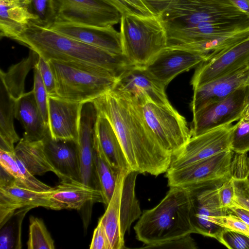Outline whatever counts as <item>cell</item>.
I'll return each instance as SVG.
<instances>
[{"label":"cell","mask_w":249,"mask_h":249,"mask_svg":"<svg viewBox=\"0 0 249 249\" xmlns=\"http://www.w3.org/2000/svg\"><path fill=\"white\" fill-rule=\"evenodd\" d=\"M92 102L113 126L132 170L155 176L167 172L173 156L152 135L132 97L113 89Z\"/></svg>","instance_id":"1"},{"label":"cell","mask_w":249,"mask_h":249,"mask_svg":"<svg viewBox=\"0 0 249 249\" xmlns=\"http://www.w3.org/2000/svg\"><path fill=\"white\" fill-rule=\"evenodd\" d=\"M46 61L72 62L108 71L118 76L131 65L124 54L110 53L32 22L12 38Z\"/></svg>","instance_id":"2"},{"label":"cell","mask_w":249,"mask_h":249,"mask_svg":"<svg viewBox=\"0 0 249 249\" xmlns=\"http://www.w3.org/2000/svg\"><path fill=\"white\" fill-rule=\"evenodd\" d=\"M192 198L184 188L170 187L155 207L144 211L134 227L142 248L184 237L194 233L191 222Z\"/></svg>","instance_id":"3"},{"label":"cell","mask_w":249,"mask_h":249,"mask_svg":"<svg viewBox=\"0 0 249 249\" xmlns=\"http://www.w3.org/2000/svg\"><path fill=\"white\" fill-rule=\"evenodd\" d=\"M55 82L56 96L84 104L112 90L118 76L104 69L80 64L48 61Z\"/></svg>","instance_id":"4"},{"label":"cell","mask_w":249,"mask_h":249,"mask_svg":"<svg viewBox=\"0 0 249 249\" xmlns=\"http://www.w3.org/2000/svg\"><path fill=\"white\" fill-rule=\"evenodd\" d=\"M159 18L167 34L207 23L249 21L230 0H173Z\"/></svg>","instance_id":"5"},{"label":"cell","mask_w":249,"mask_h":249,"mask_svg":"<svg viewBox=\"0 0 249 249\" xmlns=\"http://www.w3.org/2000/svg\"><path fill=\"white\" fill-rule=\"evenodd\" d=\"M120 34L123 54L131 66L144 67L167 46L166 30L156 16L123 15Z\"/></svg>","instance_id":"6"},{"label":"cell","mask_w":249,"mask_h":249,"mask_svg":"<svg viewBox=\"0 0 249 249\" xmlns=\"http://www.w3.org/2000/svg\"><path fill=\"white\" fill-rule=\"evenodd\" d=\"M134 99L160 146L173 157L177 154L192 136L185 118L172 106L159 105L146 97Z\"/></svg>","instance_id":"7"},{"label":"cell","mask_w":249,"mask_h":249,"mask_svg":"<svg viewBox=\"0 0 249 249\" xmlns=\"http://www.w3.org/2000/svg\"><path fill=\"white\" fill-rule=\"evenodd\" d=\"M233 153L229 150L178 169H168V185L189 191L220 185L231 178Z\"/></svg>","instance_id":"8"},{"label":"cell","mask_w":249,"mask_h":249,"mask_svg":"<svg viewBox=\"0 0 249 249\" xmlns=\"http://www.w3.org/2000/svg\"><path fill=\"white\" fill-rule=\"evenodd\" d=\"M54 22L107 27L117 24L122 14L106 0H54Z\"/></svg>","instance_id":"9"},{"label":"cell","mask_w":249,"mask_h":249,"mask_svg":"<svg viewBox=\"0 0 249 249\" xmlns=\"http://www.w3.org/2000/svg\"><path fill=\"white\" fill-rule=\"evenodd\" d=\"M249 100V87H244L225 99L200 108L193 113L192 136L238 121L242 118Z\"/></svg>","instance_id":"10"},{"label":"cell","mask_w":249,"mask_h":249,"mask_svg":"<svg viewBox=\"0 0 249 249\" xmlns=\"http://www.w3.org/2000/svg\"><path fill=\"white\" fill-rule=\"evenodd\" d=\"M249 65V36L215 53H210L196 68L191 85L193 89Z\"/></svg>","instance_id":"11"},{"label":"cell","mask_w":249,"mask_h":249,"mask_svg":"<svg viewBox=\"0 0 249 249\" xmlns=\"http://www.w3.org/2000/svg\"><path fill=\"white\" fill-rule=\"evenodd\" d=\"M233 127L234 124H228L191 136L183 148L173 157L168 169H178L231 150V135Z\"/></svg>","instance_id":"12"},{"label":"cell","mask_w":249,"mask_h":249,"mask_svg":"<svg viewBox=\"0 0 249 249\" xmlns=\"http://www.w3.org/2000/svg\"><path fill=\"white\" fill-rule=\"evenodd\" d=\"M208 55L182 48L166 47L144 67L166 87L177 75L197 67Z\"/></svg>","instance_id":"13"},{"label":"cell","mask_w":249,"mask_h":249,"mask_svg":"<svg viewBox=\"0 0 249 249\" xmlns=\"http://www.w3.org/2000/svg\"><path fill=\"white\" fill-rule=\"evenodd\" d=\"M50 191L36 192L21 187L16 183L12 176L0 168V228L18 210L37 207L49 208Z\"/></svg>","instance_id":"14"},{"label":"cell","mask_w":249,"mask_h":249,"mask_svg":"<svg viewBox=\"0 0 249 249\" xmlns=\"http://www.w3.org/2000/svg\"><path fill=\"white\" fill-rule=\"evenodd\" d=\"M218 186L189 191L192 198L191 222L194 233L215 239L223 228L214 224L213 218L230 213L221 207L218 196Z\"/></svg>","instance_id":"15"},{"label":"cell","mask_w":249,"mask_h":249,"mask_svg":"<svg viewBox=\"0 0 249 249\" xmlns=\"http://www.w3.org/2000/svg\"><path fill=\"white\" fill-rule=\"evenodd\" d=\"M97 114L92 102L83 104L77 144L81 182L101 191L93 160L94 129Z\"/></svg>","instance_id":"16"},{"label":"cell","mask_w":249,"mask_h":249,"mask_svg":"<svg viewBox=\"0 0 249 249\" xmlns=\"http://www.w3.org/2000/svg\"><path fill=\"white\" fill-rule=\"evenodd\" d=\"M165 88L154 79L144 67L131 66L119 75L113 89L127 93L135 99L146 97L157 104L171 106Z\"/></svg>","instance_id":"17"},{"label":"cell","mask_w":249,"mask_h":249,"mask_svg":"<svg viewBox=\"0 0 249 249\" xmlns=\"http://www.w3.org/2000/svg\"><path fill=\"white\" fill-rule=\"evenodd\" d=\"M48 28L110 53L123 54L120 32L113 26L103 27L69 22H54Z\"/></svg>","instance_id":"18"},{"label":"cell","mask_w":249,"mask_h":249,"mask_svg":"<svg viewBox=\"0 0 249 249\" xmlns=\"http://www.w3.org/2000/svg\"><path fill=\"white\" fill-rule=\"evenodd\" d=\"M83 105L48 96L49 126L52 139L77 142Z\"/></svg>","instance_id":"19"},{"label":"cell","mask_w":249,"mask_h":249,"mask_svg":"<svg viewBox=\"0 0 249 249\" xmlns=\"http://www.w3.org/2000/svg\"><path fill=\"white\" fill-rule=\"evenodd\" d=\"M49 208L79 210L87 203H103L102 192L74 179L60 180L58 185L49 191Z\"/></svg>","instance_id":"20"},{"label":"cell","mask_w":249,"mask_h":249,"mask_svg":"<svg viewBox=\"0 0 249 249\" xmlns=\"http://www.w3.org/2000/svg\"><path fill=\"white\" fill-rule=\"evenodd\" d=\"M249 74V65L194 89L190 105L193 113L206 106L225 99L236 90L244 87Z\"/></svg>","instance_id":"21"},{"label":"cell","mask_w":249,"mask_h":249,"mask_svg":"<svg viewBox=\"0 0 249 249\" xmlns=\"http://www.w3.org/2000/svg\"><path fill=\"white\" fill-rule=\"evenodd\" d=\"M97 112L94 129L95 147L116 171L129 172L132 169L113 126L105 116Z\"/></svg>","instance_id":"22"},{"label":"cell","mask_w":249,"mask_h":249,"mask_svg":"<svg viewBox=\"0 0 249 249\" xmlns=\"http://www.w3.org/2000/svg\"><path fill=\"white\" fill-rule=\"evenodd\" d=\"M45 152L61 180L74 179L81 181L77 142L54 140L51 135L43 140Z\"/></svg>","instance_id":"23"},{"label":"cell","mask_w":249,"mask_h":249,"mask_svg":"<svg viewBox=\"0 0 249 249\" xmlns=\"http://www.w3.org/2000/svg\"><path fill=\"white\" fill-rule=\"evenodd\" d=\"M15 117L24 127L22 138L25 140L43 141L51 135L49 126L38 107L33 90L25 92L16 101Z\"/></svg>","instance_id":"24"},{"label":"cell","mask_w":249,"mask_h":249,"mask_svg":"<svg viewBox=\"0 0 249 249\" xmlns=\"http://www.w3.org/2000/svg\"><path fill=\"white\" fill-rule=\"evenodd\" d=\"M24 0H0V36L12 39L21 34L33 15L24 3Z\"/></svg>","instance_id":"25"},{"label":"cell","mask_w":249,"mask_h":249,"mask_svg":"<svg viewBox=\"0 0 249 249\" xmlns=\"http://www.w3.org/2000/svg\"><path fill=\"white\" fill-rule=\"evenodd\" d=\"M126 173L122 172L119 174L113 194L99 221L107 234L110 249L125 248L121 230L120 206L123 181Z\"/></svg>","instance_id":"26"},{"label":"cell","mask_w":249,"mask_h":249,"mask_svg":"<svg viewBox=\"0 0 249 249\" xmlns=\"http://www.w3.org/2000/svg\"><path fill=\"white\" fill-rule=\"evenodd\" d=\"M15 153L33 175H42L52 172L58 176L57 171L45 152L43 141L29 142L22 138L15 148Z\"/></svg>","instance_id":"27"},{"label":"cell","mask_w":249,"mask_h":249,"mask_svg":"<svg viewBox=\"0 0 249 249\" xmlns=\"http://www.w3.org/2000/svg\"><path fill=\"white\" fill-rule=\"evenodd\" d=\"M39 58L38 54L30 50L27 57L11 66L6 71L0 70V85L15 100L17 101L25 93L26 77L30 71L36 66Z\"/></svg>","instance_id":"28"},{"label":"cell","mask_w":249,"mask_h":249,"mask_svg":"<svg viewBox=\"0 0 249 249\" xmlns=\"http://www.w3.org/2000/svg\"><path fill=\"white\" fill-rule=\"evenodd\" d=\"M139 174L131 170L126 174L123 181L120 214L121 230L124 236L129 231L132 224L142 214L135 194L136 180Z\"/></svg>","instance_id":"29"},{"label":"cell","mask_w":249,"mask_h":249,"mask_svg":"<svg viewBox=\"0 0 249 249\" xmlns=\"http://www.w3.org/2000/svg\"><path fill=\"white\" fill-rule=\"evenodd\" d=\"M16 100L0 85V150L15 151L14 143L20 141L14 125Z\"/></svg>","instance_id":"30"},{"label":"cell","mask_w":249,"mask_h":249,"mask_svg":"<svg viewBox=\"0 0 249 249\" xmlns=\"http://www.w3.org/2000/svg\"><path fill=\"white\" fill-rule=\"evenodd\" d=\"M93 160L95 172L102 193L104 204L109 203L114 192L119 173L108 163L102 153L94 145Z\"/></svg>","instance_id":"31"},{"label":"cell","mask_w":249,"mask_h":249,"mask_svg":"<svg viewBox=\"0 0 249 249\" xmlns=\"http://www.w3.org/2000/svg\"><path fill=\"white\" fill-rule=\"evenodd\" d=\"M31 209L29 208H23L17 211L14 214L11 221L8 220L0 228V249H21V227L22 221L26 213Z\"/></svg>","instance_id":"32"},{"label":"cell","mask_w":249,"mask_h":249,"mask_svg":"<svg viewBox=\"0 0 249 249\" xmlns=\"http://www.w3.org/2000/svg\"><path fill=\"white\" fill-rule=\"evenodd\" d=\"M28 249H54V242L43 221L32 216L30 218Z\"/></svg>","instance_id":"33"},{"label":"cell","mask_w":249,"mask_h":249,"mask_svg":"<svg viewBox=\"0 0 249 249\" xmlns=\"http://www.w3.org/2000/svg\"><path fill=\"white\" fill-rule=\"evenodd\" d=\"M24 3L35 18L33 23L47 28L54 23V0H24Z\"/></svg>","instance_id":"34"},{"label":"cell","mask_w":249,"mask_h":249,"mask_svg":"<svg viewBox=\"0 0 249 249\" xmlns=\"http://www.w3.org/2000/svg\"><path fill=\"white\" fill-rule=\"evenodd\" d=\"M230 149L237 154H247L249 152V120L242 118L234 124Z\"/></svg>","instance_id":"35"},{"label":"cell","mask_w":249,"mask_h":249,"mask_svg":"<svg viewBox=\"0 0 249 249\" xmlns=\"http://www.w3.org/2000/svg\"><path fill=\"white\" fill-rule=\"evenodd\" d=\"M32 90L43 118L45 123L49 125V96L36 65L34 69V85Z\"/></svg>","instance_id":"36"},{"label":"cell","mask_w":249,"mask_h":249,"mask_svg":"<svg viewBox=\"0 0 249 249\" xmlns=\"http://www.w3.org/2000/svg\"><path fill=\"white\" fill-rule=\"evenodd\" d=\"M0 168L12 176L18 185L24 188L25 178L17 162L15 151L0 150Z\"/></svg>","instance_id":"37"},{"label":"cell","mask_w":249,"mask_h":249,"mask_svg":"<svg viewBox=\"0 0 249 249\" xmlns=\"http://www.w3.org/2000/svg\"><path fill=\"white\" fill-rule=\"evenodd\" d=\"M230 249H249V236L224 229L216 239Z\"/></svg>","instance_id":"38"},{"label":"cell","mask_w":249,"mask_h":249,"mask_svg":"<svg viewBox=\"0 0 249 249\" xmlns=\"http://www.w3.org/2000/svg\"><path fill=\"white\" fill-rule=\"evenodd\" d=\"M213 222L222 228L249 236V225L239 217L230 212L226 214L216 216L213 218Z\"/></svg>","instance_id":"39"},{"label":"cell","mask_w":249,"mask_h":249,"mask_svg":"<svg viewBox=\"0 0 249 249\" xmlns=\"http://www.w3.org/2000/svg\"><path fill=\"white\" fill-rule=\"evenodd\" d=\"M122 15L129 14L141 16H154L142 0H112Z\"/></svg>","instance_id":"40"},{"label":"cell","mask_w":249,"mask_h":249,"mask_svg":"<svg viewBox=\"0 0 249 249\" xmlns=\"http://www.w3.org/2000/svg\"><path fill=\"white\" fill-rule=\"evenodd\" d=\"M234 207L249 211V179H233Z\"/></svg>","instance_id":"41"},{"label":"cell","mask_w":249,"mask_h":249,"mask_svg":"<svg viewBox=\"0 0 249 249\" xmlns=\"http://www.w3.org/2000/svg\"><path fill=\"white\" fill-rule=\"evenodd\" d=\"M231 178L244 179L249 175V158L247 154H237L233 157L231 162Z\"/></svg>","instance_id":"42"},{"label":"cell","mask_w":249,"mask_h":249,"mask_svg":"<svg viewBox=\"0 0 249 249\" xmlns=\"http://www.w3.org/2000/svg\"><path fill=\"white\" fill-rule=\"evenodd\" d=\"M218 196L221 207L229 211L234 207V187L232 178L219 185L217 188Z\"/></svg>","instance_id":"43"},{"label":"cell","mask_w":249,"mask_h":249,"mask_svg":"<svg viewBox=\"0 0 249 249\" xmlns=\"http://www.w3.org/2000/svg\"><path fill=\"white\" fill-rule=\"evenodd\" d=\"M49 96H56L55 82L48 62L39 56L36 64Z\"/></svg>","instance_id":"44"},{"label":"cell","mask_w":249,"mask_h":249,"mask_svg":"<svg viewBox=\"0 0 249 249\" xmlns=\"http://www.w3.org/2000/svg\"><path fill=\"white\" fill-rule=\"evenodd\" d=\"M146 248L196 249L197 246L191 235H188L179 239L152 245Z\"/></svg>","instance_id":"45"},{"label":"cell","mask_w":249,"mask_h":249,"mask_svg":"<svg viewBox=\"0 0 249 249\" xmlns=\"http://www.w3.org/2000/svg\"><path fill=\"white\" fill-rule=\"evenodd\" d=\"M90 249H110L109 243L102 224L98 222L95 229L91 243Z\"/></svg>","instance_id":"46"},{"label":"cell","mask_w":249,"mask_h":249,"mask_svg":"<svg viewBox=\"0 0 249 249\" xmlns=\"http://www.w3.org/2000/svg\"><path fill=\"white\" fill-rule=\"evenodd\" d=\"M151 13L159 18L168 8L173 0H142Z\"/></svg>","instance_id":"47"},{"label":"cell","mask_w":249,"mask_h":249,"mask_svg":"<svg viewBox=\"0 0 249 249\" xmlns=\"http://www.w3.org/2000/svg\"><path fill=\"white\" fill-rule=\"evenodd\" d=\"M229 212L239 217L249 225V211L234 207L230 209Z\"/></svg>","instance_id":"48"},{"label":"cell","mask_w":249,"mask_h":249,"mask_svg":"<svg viewBox=\"0 0 249 249\" xmlns=\"http://www.w3.org/2000/svg\"><path fill=\"white\" fill-rule=\"evenodd\" d=\"M230 1L249 18V0H230Z\"/></svg>","instance_id":"49"},{"label":"cell","mask_w":249,"mask_h":249,"mask_svg":"<svg viewBox=\"0 0 249 249\" xmlns=\"http://www.w3.org/2000/svg\"><path fill=\"white\" fill-rule=\"evenodd\" d=\"M242 118L249 120V100L247 103Z\"/></svg>","instance_id":"50"},{"label":"cell","mask_w":249,"mask_h":249,"mask_svg":"<svg viewBox=\"0 0 249 249\" xmlns=\"http://www.w3.org/2000/svg\"><path fill=\"white\" fill-rule=\"evenodd\" d=\"M245 87H249V74L248 78H247V79L246 80V83H245Z\"/></svg>","instance_id":"51"},{"label":"cell","mask_w":249,"mask_h":249,"mask_svg":"<svg viewBox=\"0 0 249 249\" xmlns=\"http://www.w3.org/2000/svg\"><path fill=\"white\" fill-rule=\"evenodd\" d=\"M110 3L111 4H112V0H106Z\"/></svg>","instance_id":"52"},{"label":"cell","mask_w":249,"mask_h":249,"mask_svg":"<svg viewBox=\"0 0 249 249\" xmlns=\"http://www.w3.org/2000/svg\"><path fill=\"white\" fill-rule=\"evenodd\" d=\"M248 179H249V176H248Z\"/></svg>","instance_id":"53"}]
</instances>
